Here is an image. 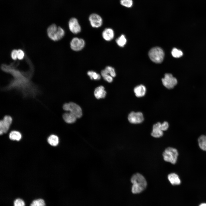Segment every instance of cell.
<instances>
[{
    "mask_svg": "<svg viewBox=\"0 0 206 206\" xmlns=\"http://www.w3.org/2000/svg\"><path fill=\"white\" fill-rule=\"evenodd\" d=\"M131 181L132 184V192L134 194L139 193L146 188L147 182L144 177L140 174L136 173L132 176Z\"/></svg>",
    "mask_w": 206,
    "mask_h": 206,
    "instance_id": "cell-1",
    "label": "cell"
},
{
    "mask_svg": "<svg viewBox=\"0 0 206 206\" xmlns=\"http://www.w3.org/2000/svg\"><path fill=\"white\" fill-rule=\"evenodd\" d=\"M47 32L49 37L55 41L61 39L65 35L64 29L61 27H58L55 24H53L48 27Z\"/></svg>",
    "mask_w": 206,
    "mask_h": 206,
    "instance_id": "cell-2",
    "label": "cell"
},
{
    "mask_svg": "<svg viewBox=\"0 0 206 206\" xmlns=\"http://www.w3.org/2000/svg\"><path fill=\"white\" fill-rule=\"evenodd\" d=\"M148 56L152 62L157 63H160L163 60L164 53L161 48L155 47L149 51Z\"/></svg>",
    "mask_w": 206,
    "mask_h": 206,
    "instance_id": "cell-3",
    "label": "cell"
},
{
    "mask_svg": "<svg viewBox=\"0 0 206 206\" xmlns=\"http://www.w3.org/2000/svg\"><path fill=\"white\" fill-rule=\"evenodd\" d=\"M163 155L165 161L174 164L176 163L178 153L176 149L168 147L163 152Z\"/></svg>",
    "mask_w": 206,
    "mask_h": 206,
    "instance_id": "cell-4",
    "label": "cell"
},
{
    "mask_svg": "<svg viewBox=\"0 0 206 206\" xmlns=\"http://www.w3.org/2000/svg\"><path fill=\"white\" fill-rule=\"evenodd\" d=\"M63 109L66 111H69L77 118H80L82 115V111L81 107L76 104L70 102L64 104Z\"/></svg>",
    "mask_w": 206,
    "mask_h": 206,
    "instance_id": "cell-5",
    "label": "cell"
},
{
    "mask_svg": "<svg viewBox=\"0 0 206 206\" xmlns=\"http://www.w3.org/2000/svg\"><path fill=\"white\" fill-rule=\"evenodd\" d=\"M163 85L167 88L171 89L173 88L177 83V79L171 74H166L164 78L162 79Z\"/></svg>",
    "mask_w": 206,
    "mask_h": 206,
    "instance_id": "cell-6",
    "label": "cell"
},
{
    "mask_svg": "<svg viewBox=\"0 0 206 206\" xmlns=\"http://www.w3.org/2000/svg\"><path fill=\"white\" fill-rule=\"evenodd\" d=\"M128 120L131 123L139 124L144 120V118L142 113L141 112H131L128 115Z\"/></svg>",
    "mask_w": 206,
    "mask_h": 206,
    "instance_id": "cell-7",
    "label": "cell"
},
{
    "mask_svg": "<svg viewBox=\"0 0 206 206\" xmlns=\"http://www.w3.org/2000/svg\"><path fill=\"white\" fill-rule=\"evenodd\" d=\"M12 122V118L9 116H5L3 120L0 122V134L1 135L6 133L8 131Z\"/></svg>",
    "mask_w": 206,
    "mask_h": 206,
    "instance_id": "cell-8",
    "label": "cell"
},
{
    "mask_svg": "<svg viewBox=\"0 0 206 206\" xmlns=\"http://www.w3.org/2000/svg\"><path fill=\"white\" fill-rule=\"evenodd\" d=\"M85 42L81 38L75 37L73 38L70 43V46L72 50L75 51L81 50L84 47Z\"/></svg>",
    "mask_w": 206,
    "mask_h": 206,
    "instance_id": "cell-9",
    "label": "cell"
},
{
    "mask_svg": "<svg viewBox=\"0 0 206 206\" xmlns=\"http://www.w3.org/2000/svg\"><path fill=\"white\" fill-rule=\"evenodd\" d=\"M68 26L70 30L73 33L77 34L81 31V26L76 18H72L70 20Z\"/></svg>",
    "mask_w": 206,
    "mask_h": 206,
    "instance_id": "cell-10",
    "label": "cell"
},
{
    "mask_svg": "<svg viewBox=\"0 0 206 206\" xmlns=\"http://www.w3.org/2000/svg\"><path fill=\"white\" fill-rule=\"evenodd\" d=\"M89 20L91 26L94 28H98L102 24V19L99 15L93 13L91 14L89 17Z\"/></svg>",
    "mask_w": 206,
    "mask_h": 206,
    "instance_id": "cell-11",
    "label": "cell"
},
{
    "mask_svg": "<svg viewBox=\"0 0 206 206\" xmlns=\"http://www.w3.org/2000/svg\"><path fill=\"white\" fill-rule=\"evenodd\" d=\"M151 135L155 138H159L163 136V132L161 127V123L158 122L153 125Z\"/></svg>",
    "mask_w": 206,
    "mask_h": 206,
    "instance_id": "cell-12",
    "label": "cell"
},
{
    "mask_svg": "<svg viewBox=\"0 0 206 206\" xmlns=\"http://www.w3.org/2000/svg\"><path fill=\"white\" fill-rule=\"evenodd\" d=\"M102 37L103 39L107 41H110L114 38V33L112 29L110 28L105 29L102 33Z\"/></svg>",
    "mask_w": 206,
    "mask_h": 206,
    "instance_id": "cell-13",
    "label": "cell"
},
{
    "mask_svg": "<svg viewBox=\"0 0 206 206\" xmlns=\"http://www.w3.org/2000/svg\"><path fill=\"white\" fill-rule=\"evenodd\" d=\"M134 91L136 97H141L145 94L146 88L144 86L141 84L136 86L134 88Z\"/></svg>",
    "mask_w": 206,
    "mask_h": 206,
    "instance_id": "cell-14",
    "label": "cell"
},
{
    "mask_svg": "<svg viewBox=\"0 0 206 206\" xmlns=\"http://www.w3.org/2000/svg\"><path fill=\"white\" fill-rule=\"evenodd\" d=\"M106 94V92L103 86H100L97 87L94 92V96L98 99L104 98Z\"/></svg>",
    "mask_w": 206,
    "mask_h": 206,
    "instance_id": "cell-15",
    "label": "cell"
},
{
    "mask_svg": "<svg viewBox=\"0 0 206 206\" xmlns=\"http://www.w3.org/2000/svg\"><path fill=\"white\" fill-rule=\"evenodd\" d=\"M168 179L173 185H179L181 183V180L179 176L175 173H171L168 176Z\"/></svg>",
    "mask_w": 206,
    "mask_h": 206,
    "instance_id": "cell-16",
    "label": "cell"
},
{
    "mask_svg": "<svg viewBox=\"0 0 206 206\" xmlns=\"http://www.w3.org/2000/svg\"><path fill=\"white\" fill-rule=\"evenodd\" d=\"M62 116L65 122L68 123H74L76 121L77 118L75 115L70 112L64 114Z\"/></svg>",
    "mask_w": 206,
    "mask_h": 206,
    "instance_id": "cell-17",
    "label": "cell"
},
{
    "mask_svg": "<svg viewBox=\"0 0 206 206\" xmlns=\"http://www.w3.org/2000/svg\"><path fill=\"white\" fill-rule=\"evenodd\" d=\"M198 142L200 148L206 151V135L201 136L198 139Z\"/></svg>",
    "mask_w": 206,
    "mask_h": 206,
    "instance_id": "cell-18",
    "label": "cell"
},
{
    "mask_svg": "<svg viewBox=\"0 0 206 206\" xmlns=\"http://www.w3.org/2000/svg\"><path fill=\"white\" fill-rule=\"evenodd\" d=\"M47 142L51 146H56L59 143V139L57 136L55 135H51L48 138Z\"/></svg>",
    "mask_w": 206,
    "mask_h": 206,
    "instance_id": "cell-19",
    "label": "cell"
},
{
    "mask_svg": "<svg viewBox=\"0 0 206 206\" xmlns=\"http://www.w3.org/2000/svg\"><path fill=\"white\" fill-rule=\"evenodd\" d=\"M9 137L11 140L18 141L21 139V135L20 133L18 131H12L9 134Z\"/></svg>",
    "mask_w": 206,
    "mask_h": 206,
    "instance_id": "cell-20",
    "label": "cell"
},
{
    "mask_svg": "<svg viewBox=\"0 0 206 206\" xmlns=\"http://www.w3.org/2000/svg\"><path fill=\"white\" fill-rule=\"evenodd\" d=\"M30 206H45V203L43 199L39 198L34 200Z\"/></svg>",
    "mask_w": 206,
    "mask_h": 206,
    "instance_id": "cell-21",
    "label": "cell"
},
{
    "mask_svg": "<svg viewBox=\"0 0 206 206\" xmlns=\"http://www.w3.org/2000/svg\"><path fill=\"white\" fill-rule=\"evenodd\" d=\"M116 42L118 46L123 47L125 45L126 39L124 35H122L116 39Z\"/></svg>",
    "mask_w": 206,
    "mask_h": 206,
    "instance_id": "cell-22",
    "label": "cell"
},
{
    "mask_svg": "<svg viewBox=\"0 0 206 206\" xmlns=\"http://www.w3.org/2000/svg\"><path fill=\"white\" fill-rule=\"evenodd\" d=\"M87 74L91 80H98L101 78L100 75L94 71H89L87 72Z\"/></svg>",
    "mask_w": 206,
    "mask_h": 206,
    "instance_id": "cell-23",
    "label": "cell"
},
{
    "mask_svg": "<svg viewBox=\"0 0 206 206\" xmlns=\"http://www.w3.org/2000/svg\"><path fill=\"white\" fill-rule=\"evenodd\" d=\"M101 75L104 79L108 82H111L113 80V77L107 73L104 70L101 71Z\"/></svg>",
    "mask_w": 206,
    "mask_h": 206,
    "instance_id": "cell-24",
    "label": "cell"
},
{
    "mask_svg": "<svg viewBox=\"0 0 206 206\" xmlns=\"http://www.w3.org/2000/svg\"><path fill=\"white\" fill-rule=\"evenodd\" d=\"M172 56L175 58H179L182 56L183 52L180 50L176 48H173L171 51Z\"/></svg>",
    "mask_w": 206,
    "mask_h": 206,
    "instance_id": "cell-25",
    "label": "cell"
},
{
    "mask_svg": "<svg viewBox=\"0 0 206 206\" xmlns=\"http://www.w3.org/2000/svg\"><path fill=\"white\" fill-rule=\"evenodd\" d=\"M106 72L110 74L112 77H115L116 76V73L114 69L110 66H107L104 69Z\"/></svg>",
    "mask_w": 206,
    "mask_h": 206,
    "instance_id": "cell-26",
    "label": "cell"
},
{
    "mask_svg": "<svg viewBox=\"0 0 206 206\" xmlns=\"http://www.w3.org/2000/svg\"><path fill=\"white\" fill-rule=\"evenodd\" d=\"M13 206H25V203L23 199L20 198H18L14 201Z\"/></svg>",
    "mask_w": 206,
    "mask_h": 206,
    "instance_id": "cell-27",
    "label": "cell"
},
{
    "mask_svg": "<svg viewBox=\"0 0 206 206\" xmlns=\"http://www.w3.org/2000/svg\"><path fill=\"white\" fill-rule=\"evenodd\" d=\"M120 3L125 7H130L132 6L133 2L132 0H121Z\"/></svg>",
    "mask_w": 206,
    "mask_h": 206,
    "instance_id": "cell-28",
    "label": "cell"
},
{
    "mask_svg": "<svg viewBox=\"0 0 206 206\" xmlns=\"http://www.w3.org/2000/svg\"><path fill=\"white\" fill-rule=\"evenodd\" d=\"M25 54L23 51L21 49L18 50L17 59L19 60H22Z\"/></svg>",
    "mask_w": 206,
    "mask_h": 206,
    "instance_id": "cell-29",
    "label": "cell"
},
{
    "mask_svg": "<svg viewBox=\"0 0 206 206\" xmlns=\"http://www.w3.org/2000/svg\"><path fill=\"white\" fill-rule=\"evenodd\" d=\"M18 50L14 49L13 50L11 54L12 58L13 60H16L17 58Z\"/></svg>",
    "mask_w": 206,
    "mask_h": 206,
    "instance_id": "cell-30",
    "label": "cell"
},
{
    "mask_svg": "<svg viewBox=\"0 0 206 206\" xmlns=\"http://www.w3.org/2000/svg\"><path fill=\"white\" fill-rule=\"evenodd\" d=\"M169 126V124L166 121H165L163 123H161V127L163 131L167 130Z\"/></svg>",
    "mask_w": 206,
    "mask_h": 206,
    "instance_id": "cell-31",
    "label": "cell"
},
{
    "mask_svg": "<svg viewBox=\"0 0 206 206\" xmlns=\"http://www.w3.org/2000/svg\"><path fill=\"white\" fill-rule=\"evenodd\" d=\"M199 206H206V203H201Z\"/></svg>",
    "mask_w": 206,
    "mask_h": 206,
    "instance_id": "cell-32",
    "label": "cell"
}]
</instances>
